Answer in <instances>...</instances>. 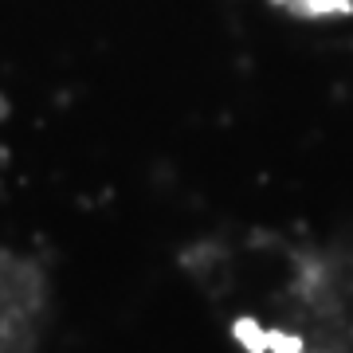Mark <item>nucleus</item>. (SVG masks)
I'll return each instance as SVG.
<instances>
[{
    "mask_svg": "<svg viewBox=\"0 0 353 353\" xmlns=\"http://www.w3.org/2000/svg\"><path fill=\"white\" fill-rule=\"evenodd\" d=\"M279 12L310 24H330V28H350L353 32V0H263Z\"/></svg>",
    "mask_w": 353,
    "mask_h": 353,
    "instance_id": "1",
    "label": "nucleus"
}]
</instances>
